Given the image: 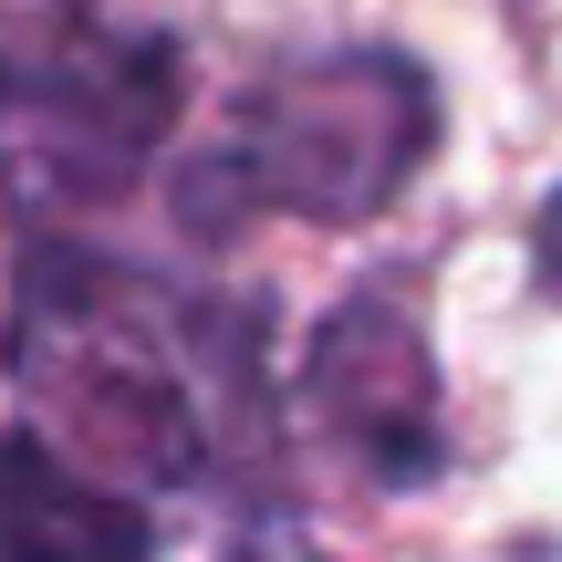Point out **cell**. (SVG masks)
Segmentation results:
<instances>
[{
  "label": "cell",
  "mask_w": 562,
  "mask_h": 562,
  "mask_svg": "<svg viewBox=\"0 0 562 562\" xmlns=\"http://www.w3.org/2000/svg\"><path fill=\"white\" fill-rule=\"evenodd\" d=\"M302 406L323 417L334 448H355V469L375 490H427L438 480V364H427V334L406 323L396 292H355L313 334Z\"/></svg>",
  "instance_id": "4"
},
{
  "label": "cell",
  "mask_w": 562,
  "mask_h": 562,
  "mask_svg": "<svg viewBox=\"0 0 562 562\" xmlns=\"http://www.w3.org/2000/svg\"><path fill=\"white\" fill-rule=\"evenodd\" d=\"M438 146V83L396 42H334L250 83L240 125L178 167V220L229 240L261 209L292 220H375Z\"/></svg>",
  "instance_id": "2"
},
{
  "label": "cell",
  "mask_w": 562,
  "mask_h": 562,
  "mask_svg": "<svg viewBox=\"0 0 562 562\" xmlns=\"http://www.w3.org/2000/svg\"><path fill=\"white\" fill-rule=\"evenodd\" d=\"M11 385L53 438L199 490L229 459H261V302L167 292L94 250L21 240Z\"/></svg>",
  "instance_id": "1"
},
{
  "label": "cell",
  "mask_w": 562,
  "mask_h": 562,
  "mask_svg": "<svg viewBox=\"0 0 562 562\" xmlns=\"http://www.w3.org/2000/svg\"><path fill=\"white\" fill-rule=\"evenodd\" d=\"M0 562H157V521L53 438L0 427Z\"/></svg>",
  "instance_id": "5"
},
{
  "label": "cell",
  "mask_w": 562,
  "mask_h": 562,
  "mask_svg": "<svg viewBox=\"0 0 562 562\" xmlns=\"http://www.w3.org/2000/svg\"><path fill=\"white\" fill-rule=\"evenodd\" d=\"M178 94V32L115 21L104 0H11L0 11V199L21 220L115 209L157 167Z\"/></svg>",
  "instance_id": "3"
}]
</instances>
